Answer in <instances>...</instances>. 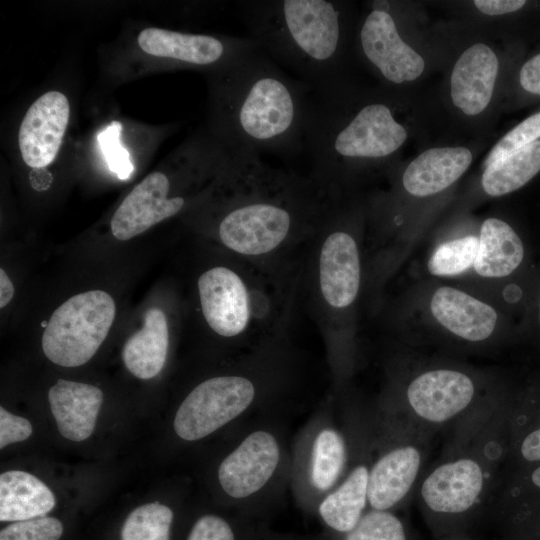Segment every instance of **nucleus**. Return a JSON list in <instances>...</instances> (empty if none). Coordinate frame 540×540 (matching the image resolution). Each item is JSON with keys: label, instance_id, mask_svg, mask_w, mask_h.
I'll list each match as a JSON object with an SVG mask.
<instances>
[{"label": "nucleus", "instance_id": "1", "mask_svg": "<svg viewBox=\"0 0 540 540\" xmlns=\"http://www.w3.org/2000/svg\"><path fill=\"white\" fill-rule=\"evenodd\" d=\"M225 179L230 195L218 237L228 250L257 263L310 239L339 199L310 176L273 168L256 155L230 153Z\"/></svg>", "mask_w": 540, "mask_h": 540}, {"label": "nucleus", "instance_id": "2", "mask_svg": "<svg viewBox=\"0 0 540 540\" xmlns=\"http://www.w3.org/2000/svg\"><path fill=\"white\" fill-rule=\"evenodd\" d=\"M311 87L258 46L224 68L220 117L231 154L289 155L304 148Z\"/></svg>", "mask_w": 540, "mask_h": 540}, {"label": "nucleus", "instance_id": "3", "mask_svg": "<svg viewBox=\"0 0 540 540\" xmlns=\"http://www.w3.org/2000/svg\"><path fill=\"white\" fill-rule=\"evenodd\" d=\"M508 394L502 386L450 429L413 494L424 511L459 518L493 500L509 467Z\"/></svg>", "mask_w": 540, "mask_h": 540}, {"label": "nucleus", "instance_id": "4", "mask_svg": "<svg viewBox=\"0 0 540 540\" xmlns=\"http://www.w3.org/2000/svg\"><path fill=\"white\" fill-rule=\"evenodd\" d=\"M406 138V129L387 104L352 105L340 81L311 88L304 117V148L312 165L309 176L330 194L340 197L353 169L391 156Z\"/></svg>", "mask_w": 540, "mask_h": 540}, {"label": "nucleus", "instance_id": "5", "mask_svg": "<svg viewBox=\"0 0 540 540\" xmlns=\"http://www.w3.org/2000/svg\"><path fill=\"white\" fill-rule=\"evenodd\" d=\"M248 37L281 68L311 88L340 81L346 38L343 3L333 0H245Z\"/></svg>", "mask_w": 540, "mask_h": 540}, {"label": "nucleus", "instance_id": "6", "mask_svg": "<svg viewBox=\"0 0 540 540\" xmlns=\"http://www.w3.org/2000/svg\"><path fill=\"white\" fill-rule=\"evenodd\" d=\"M502 386L495 376L457 361L412 359L391 374L376 416L433 437L451 429Z\"/></svg>", "mask_w": 540, "mask_h": 540}, {"label": "nucleus", "instance_id": "7", "mask_svg": "<svg viewBox=\"0 0 540 540\" xmlns=\"http://www.w3.org/2000/svg\"><path fill=\"white\" fill-rule=\"evenodd\" d=\"M353 220L339 199L311 237L310 286L326 331L349 325L361 293L363 261Z\"/></svg>", "mask_w": 540, "mask_h": 540}, {"label": "nucleus", "instance_id": "8", "mask_svg": "<svg viewBox=\"0 0 540 540\" xmlns=\"http://www.w3.org/2000/svg\"><path fill=\"white\" fill-rule=\"evenodd\" d=\"M257 262L247 260L243 272L227 266H215L197 280L202 315L207 325L224 338L249 337L274 323L273 288L267 290L252 270Z\"/></svg>", "mask_w": 540, "mask_h": 540}, {"label": "nucleus", "instance_id": "9", "mask_svg": "<svg viewBox=\"0 0 540 540\" xmlns=\"http://www.w3.org/2000/svg\"><path fill=\"white\" fill-rule=\"evenodd\" d=\"M419 301V319L430 343L452 352L496 345L501 316L494 301L450 284L431 286Z\"/></svg>", "mask_w": 540, "mask_h": 540}, {"label": "nucleus", "instance_id": "10", "mask_svg": "<svg viewBox=\"0 0 540 540\" xmlns=\"http://www.w3.org/2000/svg\"><path fill=\"white\" fill-rule=\"evenodd\" d=\"M266 387L265 374L256 366H246L242 373L208 378L181 402L173 421L174 431L185 441L203 439L256 407Z\"/></svg>", "mask_w": 540, "mask_h": 540}, {"label": "nucleus", "instance_id": "11", "mask_svg": "<svg viewBox=\"0 0 540 540\" xmlns=\"http://www.w3.org/2000/svg\"><path fill=\"white\" fill-rule=\"evenodd\" d=\"M368 485L370 510L390 511L414 491L427 467L432 437L375 417Z\"/></svg>", "mask_w": 540, "mask_h": 540}, {"label": "nucleus", "instance_id": "12", "mask_svg": "<svg viewBox=\"0 0 540 540\" xmlns=\"http://www.w3.org/2000/svg\"><path fill=\"white\" fill-rule=\"evenodd\" d=\"M115 313V302L105 291L72 296L53 312L44 329L45 356L63 367L87 363L107 337Z\"/></svg>", "mask_w": 540, "mask_h": 540}, {"label": "nucleus", "instance_id": "13", "mask_svg": "<svg viewBox=\"0 0 540 540\" xmlns=\"http://www.w3.org/2000/svg\"><path fill=\"white\" fill-rule=\"evenodd\" d=\"M283 440L272 427L260 425L242 438L221 460L217 479L226 496L248 501L264 496L285 467Z\"/></svg>", "mask_w": 540, "mask_h": 540}, {"label": "nucleus", "instance_id": "14", "mask_svg": "<svg viewBox=\"0 0 540 540\" xmlns=\"http://www.w3.org/2000/svg\"><path fill=\"white\" fill-rule=\"evenodd\" d=\"M365 59L390 83L401 84L418 78L423 58L404 42L387 2H374L358 32Z\"/></svg>", "mask_w": 540, "mask_h": 540}, {"label": "nucleus", "instance_id": "15", "mask_svg": "<svg viewBox=\"0 0 540 540\" xmlns=\"http://www.w3.org/2000/svg\"><path fill=\"white\" fill-rule=\"evenodd\" d=\"M355 436L330 421L314 425L302 444L298 477L302 491L321 499L343 479L354 453Z\"/></svg>", "mask_w": 540, "mask_h": 540}, {"label": "nucleus", "instance_id": "16", "mask_svg": "<svg viewBox=\"0 0 540 540\" xmlns=\"http://www.w3.org/2000/svg\"><path fill=\"white\" fill-rule=\"evenodd\" d=\"M138 44L147 54L199 67H225L258 46L248 36L223 40L211 35L161 28L142 30L138 36Z\"/></svg>", "mask_w": 540, "mask_h": 540}, {"label": "nucleus", "instance_id": "17", "mask_svg": "<svg viewBox=\"0 0 540 540\" xmlns=\"http://www.w3.org/2000/svg\"><path fill=\"white\" fill-rule=\"evenodd\" d=\"M70 106L59 91H49L28 108L19 128L18 143L23 161L32 168L52 163L69 122Z\"/></svg>", "mask_w": 540, "mask_h": 540}, {"label": "nucleus", "instance_id": "18", "mask_svg": "<svg viewBox=\"0 0 540 540\" xmlns=\"http://www.w3.org/2000/svg\"><path fill=\"white\" fill-rule=\"evenodd\" d=\"M169 190L170 181L164 173L145 177L114 213L110 224L113 236L121 241L132 239L180 212L186 200L182 196L168 198Z\"/></svg>", "mask_w": 540, "mask_h": 540}, {"label": "nucleus", "instance_id": "19", "mask_svg": "<svg viewBox=\"0 0 540 540\" xmlns=\"http://www.w3.org/2000/svg\"><path fill=\"white\" fill-rule=\"evenodd\" d=\"M374 438L373 426L362 448L356 441L350 467L343 479L318 505L322 520L338 532H350L366 513Z\"/></svg>", "mask_w": 540, "mask_h": 540}, {"label": "nucleus", "instance_id": "20", "mask_svg": "<svg viewBox=\"0 0 540 540\" xmlns=\"http://www.w3.org/2000/svg\"><path fill=\"white\" fill-rule=\"evenodd\" d=\"M498 73V59L490 47L476 43L456 61L451 74V98L466 115L481 113L489 104Z\"/></svg>", "mask_w": 540, "mask_h": 540}, {"label": "nucleus", "instance_id": "21", "mask_svg": "<svg viewBox=\"0 0 540 540\" xmlns=\"http://www.w3.org/2000/svg\"><path fill=\"white\" fill-rule=\"evenodd\" d=\"M50 409L60 434L80 442L93 432L103 402L102 391L93 385L58 379L48 393Z\"/></svg>", "mask_w": 540, "mask_h": 540}, {"label": "nucleus", "instance_id": "22", "mask_svg": "<svg viewBox=\"0 0 540 540\" xmlns=\"http://www.w3.org/2000/svg\"><path fill=\"white\" fill-rule=\"evenodd\" d=\"M471 161L472 154L464 147L428 149L407 166L402 175V186L415 197L435 195L458 180Z\"/></svg>", "mask_w": 540, "mask_h": 540}, {"label": "nucleus", "instance_id": "23", "mask_svg": "<svg viewBox=\"0 0 540 540\" xmlns=\"http://www.w3.org/2000/svg\"><path fill=\"white\" fill-rule=\"evenodd\" d=\"M478 251L472 272L486 280L510 276L524 259V245L515 230L504 220L485 219L478 234Z\"/></svg>", "mask_w": 540, "mask_h": 540}, {"label": "nucleus", "instance_id": "24", "mask_svg": "<svg viewBox=\"0 0 540 540\" xmlns=\"http://www.w3.org/2000/svg\"><path fill=\"white\" fill-rule=\"evenodd\" d=\"M509 467L540 463V384L508 394Z\"/></svg>", "mask_w": 540, "mask_h": 540}, {"label": "nucleus", "instance_id": "25", "mask_svg": "<svg viewBox=\"0 0 540 540\" xmlns=\"http://www.w3.org/2000/svg\"><path fill=\"white\" fill-rule=\"evenodd\" d=\"M169 346V329L165 313L151 308L145 314L143 327L126 341L123 362L139 379H151L164 367Z\"/></svg>", "mask_w": 540, "mask_h": 540}, {"label": "nucleus", "instance_id": "26", "mask_svg": "<svg viewBox=\"0 0 540 540\" xmlns=\"http://www.w3.org/2000/svg\"><path fill=\"white\" fill-rule=\"evenodd\" d=\"M54 507V494L36 476L19 470L6 471L0 475L1 522L44 517Z\"/></svg>", "mask_w": 540, "mask_h": 540}, {"label": "nucleus", "instance_id": "27", "mask_svg": "<svg viewBox=\"0 0 540 540\" xmlns=\"http://www.w3.org/2000/svg\"><path fill=\"white\" fill-rule=\"evenodd\" d=\"M493 501L515 522L540 521V463L508 467Z\"/></svg>", "mask_w": 540, "mask_h": 540}, {"label": "nucleus", "instance_id": "28", "mask_svg": "<svg viewBox=\"0 0 540 540\" xmlns=\"http://www.w3.org/2000/svg\"><path fill=\"white\" fill-rule=\"evenodd\" d=\"M540 171V141L485 167L481 185L489 196L499 197L529 182Z\"/></svg>", "mask_w": 540, "mask_h": 540}, {"label": "nucleus", "instance_id": "29", "mask_svg": "<svg viewBox=\"0 0 540 540\" xmlns=\"http://www.w3.org/2000/svg\"><path fill=\"white\" fill-rule=\"evenodd\" d=\"M478 235L445 240L434 247L427 270L434 277H460L473 270L478 251Z\"/></svg>", "mask_w": 540, "mask_h": 540}, {"label": "nucleus", "instance_id": "30", "mask_svg": "<svg viewBox=\"0 0 540 540\" xmlns=\"http://www.w3.org/2000/svg\"><path fill=\"white\" fill-rule=\"evenodd\" d=\"M173 520L172 509L165 504L140 505L124 519L120 540H170Z\"/></svg>", "mask_w": 540, "mask_h": 540}, {"label": "nucleus", "instance_id": "31", "mask_svg": "<svg viewBox=\"0 0 540 540\" xmlns=\"http://www.w3.org/2000/svg\"><path fill=\"white\" fill-rule=\"evenodd\" d=\"M344 540H406V533L392 512L369 510Z\"/></svg>", "mask_w": 540, "mask_h": 540}, {"label": "nucleus", "instance_id": "32", "mask_svg": "<svg viewBox=\"0 0 540 540\" xmlns=\"http://www.w3.org/2000/svg\"><path fill=\"white\" fill-rule=\"evenodd\" d=\"M64 525L51 516L11 522L0 530V540H60Z\"/></svg>", "mask_w": 540, "mask_h": 540}, {"label": "nucleus", "instance_id": "33", "mask_svg": "<svg viewBox=\"0 0 540 540\" xmlns=\"http://www.w3.org/2000/svg\"><path fill=\"white\" fill-rule=\"evenodd\" d=\"M540 137V112L528 117L510 130L491 150L485 167L493 162L506 158L518 150L528 146Z\"/></svg>", "mask_w": 540, "mask_h": 540}, {"label": "nucleus", "instance_id": "34", "mask_svg": "<svg viewBox=\"0 0 540 540\" xmlns=\"http://www.w3.org/2000/svg\"><path fill=\"white\" fill-rule=\"evenodd\" d=\"M121 131L122 125L113 121L99 133L98 142L111 172L119 179L125 180L131 175L133 164L129 152L121 144Z\"/></svg>", "mask_w": 540, "mask_h": 540}, {"label": "nucleus", "instance_id": "35", "mask_svg": "<svg viewBox=\"0 0 540 540\" xmlns=\"http://www.w3.org/2000/svg\"><path fill=\"white\" fill-rule=\"evenodd\" d=\"M186 540H235V534L221 516L204 514L193 523Z\"/></svg>", "mask_w": 540, "mask_h": 540}, {"label": "nucleus", "instance_id": "36", "mask_svg": "<svg viewBox=\"0 0 540 540\" xmlns=\"http://www.w3.org/2000/svg\"><path fill=\"white\" fill-rule=\"evenodd\" d=\"M31 423L20 416L0 408V448L9 444L24 441L32 434Z\"/></svg>", "mask_w": 540, "mask_h": 540}, {"label": "nucleus", "instance_id": "37", "mask_svg": "<svg viewBox=\"0 0 540 540\" xmlns=\"http://www.w3.org/2000/svg\"><path fill=\"white\" fill-rule=\"evenodd\" d=\"M519 79L526 91L540 95V53L522 66Z\"/></svg>", "mask_w": 540, "mask_h": 540}, {"label": "nucleus", "instance_id": "38", "mask_svg": "<svg viewBox=\"0 0 540 540\" xmlns=\"http://www.w3.org/2000/svg\"><path fill=\"white\" fill-rule=\"evenodd\" d=\"M524 0H476L477 9L487 15H501L514 12L524 6Z\"/></svg>", "mask_w": 540, "mask_h": 540}, {"label": "nucleus", "instance_id": "39", "mask_svg": "<svg viewBox=\"0 0 540 540\" xmlns=\"http://www.w3.org/2000/svg\"><path fill=\"white\" fill-rule=\"evenodd\" d=\"M32 187L38 191L46 190L52 183V175L45 167L33 168L29 174Z\"/></svg>", "mask_w": 540, "mask_h": 540}, {"label": "nucleus", "instance_id": "40", "mask_svg": "<svg viewBox=\"0 0 540 540\" xmlns=\"http://www.w3.org/2000/svg\"><path fill=\"white\" fill-rule=\"evenodd\" d=\"M14 286L4 269H0V307H5L13 298Z\"/></svg>", "mask_w": 540, "mask_h": 540}, {"label": "nucleus", "instance_id": "41", "mask_svg": "<svg viewBox=\"0 0 540 540\" xmlns=\"http://www.w3.org/2000/svg\"><path fill=\"white\" fill-rule=\"evenodd\" d=\"M539 319H540V303H539Z\"/></svg>", "mask_w": 540, "mask_h": 540}]
</instances>
